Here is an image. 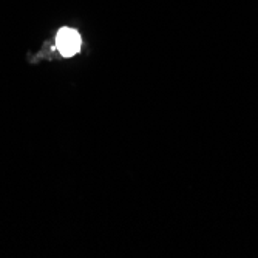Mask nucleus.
<instances>
[{
    "instance_id": "1",
    "label": "nucleus",
    "mask_w": 258,
    "mask_h": 258,
    "mask_svg": "<svg viewBox=\"0 0 258 258\" xmlns=\"http://www.w3.org/2000/svg\"><path fill=\"white\" fill-rule=\"evenodd\" d=\"M56 50L65 59L75 57L82 50V36L76 28L63 27L56 34Z\"/></svg>"
}]
</instances>
